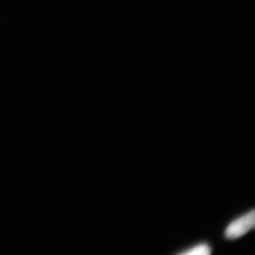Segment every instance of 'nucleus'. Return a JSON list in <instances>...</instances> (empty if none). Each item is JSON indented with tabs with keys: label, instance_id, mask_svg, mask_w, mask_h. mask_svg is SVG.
Instances as JSON below:
<instances>
[{
	"label": "nucleus",
	"instance_id": "f03ea898",
	"mask_svg": "<svg viewBox=\"0 0 255 255\" xmlns=\"http://www.w3.org/2000/svg\"><path fill=\"white\" fill-rule=\"evenodd\" d=\"M211 253V247L209 245L206 244V243H202V244L193 247L191 249L183 252L180 254L185 255H209Z\"/></svg>",
	"mask_w": 255,
	"mask_h": 255
},
{
	"label": "nucleus",
	"instance_id": "f257e3e1",
	"mask_svg": "<svg viewBox=\"0 0 255 255\" xmlns=\"http://www.w3.org/2000/svg\"><path fill=\"white\" fill-rule=\"evenodd\" d=\"M255 210L232 221L225 231V237L228 240H236L241 238L255 228Z\"/></svg>",
	"mask_w": 255,
	"mask_h": 255
}]
</instances>
